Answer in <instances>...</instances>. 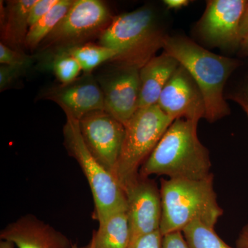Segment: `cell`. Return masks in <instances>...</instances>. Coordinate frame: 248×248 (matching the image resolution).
<instances>
[{
    "instance_id": "cell-10",
    "label": "cell",
    "mask_w": 248,
    "mask_h": 248,
    "mask_svg": "<svg viewBox=\"0 0 248 248\" xmlns=\"http://www.w3.org/2000/svg\"><path fill=\"white\" fill-rule=\"evenodd\" d=\"M125 192L130 244L144 235L160 230L162 203L156 183L140 174L125 187Z\"/></svg>"
},
{
    "instance_id": "cell-4",
    "label": "cell",
    "mask_w": 248,
    "mask_h": 248,
    "mask_svg": "<svg viewBox=\"0 0 248 248\" xmlns=\"http://www.w3.org/2000/svg\"><path fill=\"white\" fill-rule=\"evenodd\" d=\"M163 236L182 232L192 222L200 221L215 228L223 211L217 202L213 173L198 180L161 179Z\"/></svg>"
},
{
    "instance_id": "cell-6",
    "label": "cell",
    "mask_w": 248,
    "mask_h": 248,
    "mask_svg": "<svg viewBox=\"0 0 248 248\" xmlns=\"http://www.w3.org/2000/svg\"><path fill=\"white\" fill-rule=\"evenodd\" d=\"M173 122L155 104L139 108L125 124V137L115 175L124 191L138 177L142 165Z\"/></svg>"
},
{
    "instance_id": "cell-11",
    "label": "cell",
    "mask_w": 248,
    "mask_h": 248,
    "mask_svg": "<svg viewBox=\"0 0 248 248\" xmlns=\"http://www.w3.org/2000/svg\"><path fill=\"white\" fill-rule=\"evenodd\" d=\"M157 105L173 120L199 122L205 117L203 94L189 72L179 65L160 94Z\"/></svg>"
},
{
    "instance_id": "cell-20",
    "label": "cell",
    "mask_w": 248,
    "mask_h": 248,
    "mask_svg": "<svg viewBox=\"0 0 248 248\" xmlns=\"http://www.w3.org/2000/svg\"><path fill=\"white\" fill-rule=\"evenodd\" d=\"M182 233L190 248H234L218 236L215 228L200 221L192 222Z\"/></svg>"
},
{
    "instance_id": "cell-33",
    "label": "cell",
    "mask_w": 248,
    "mask_h": 248,
    "mask_svg": "<svg viewBox=\"0 0 248 248\" xmlns=\"http://www.w3.org/2000/svg\"><path fill=\"white\" fill-rule=\"evenodd\" d=\"M73 248H81L78 247V245H77V244H73ZM86 248H94V246H93V243L92 242V241H91V243H90L89 246H88V247Z\"/></svg>"
},
{
    "instance_id": "cell-22",
    "label": "cell",
    "mask_w": 248,
    "mask_h": 248,
    "mask_svg": "<svg viewBox=\"0 0 248 248\" xmlns=\"http://www.w3.org/2000/svg\"><path fill=\"white\" fill-rule=\"evenodd\" d=\"M32 62V57L23 53L20 50L11 48L1 42L0 43L1 64L29 67Z\"/></svg>"
},
{
    "instance_id": "cell-2",
    "label": "cell",
    "mask_w": 248,
    "mask_h": 248,
    "mask_svg": "<svg viewBox=\"0 0 248 248\" xmlns=\"http://www.w3.org/2000/svg\"><path fill=\"white\" fill-rule=\"evenodd\" d=\"M198 122L177 119L170 125L139 174L198 180L208 177L212 164L208 148L197 135Z\"/></svg>"
},
{
    "instance_id": "cell-5",
    "label": "cell",
    "mask_w": 248,
    "mask_h": 248,
    "mask_svg": "<svg viewBox=\"0 0 248 248\" xmlns=\"http://www.w3.org/2000/svg\"><path fill=\"white\" fill-rule=\"evenodd\" d=\"M66 116L63 145L68 155L76 160L89 183L94 201V218L99 222L112 214L126 211V195L123 187L90 153L81 136L79 121Z\"/></svg>"
},
{
    "instance_id": "cell-19",
    "label": "cell",
    "mask_w": 248,
    "mask_h": 248,
    "mask_svg": "<svg viewBox=\"0 0 248 248\" xmlns=\"http://www.w3.org/2000/svg\"><path fill=\"white\" fill-rule=\"evenodd\" d=\"M63 49L76 58L85 74H90L99 65L111 62L117 56L114 50L94 44H81Z\"/></svg>"
},
{
    "instance_id": "cell-8",
    "label": "cell",
    "mask_w": 248,
    "mask_h": 248,
    "mask_svg": "<svg viewBox=\"0 0 248 248\" xmlns=\"http://www.w3.org/2000/svg\"><path fill=\"white\" fill-rule=\"evenodd\" d=\"M78 121L81 136L90 153L116 177L125 125L105 110L89 112Z\"/></svg>"
},
{
    "instance_id": "cell-30",
    "label": "cell",
    "mask_w": 248,
    "mask_h": 248,
    "mask_svg": "<svg viewBox=\"0 0 248 248\" xmlns=\"http://www.w3.org/2000/svg\"><path fill=\"white\" fill-rule=\"evenodd\" d=\"M187 0H165L164 4L169 9H181L188 5Z\"/></svg>"
},
{
    "instance_id": "cell-29",
    "label": "cell",
    "mask_w": 248,
    "mask_h": 248,
    "mask_svg": "<svg viewBox=\"0 0 248 248\" xmlns=\"http://www.w3.org/2000/svg\"><path fill=\"white\" fill-rule=\"evenodd\" d=\"M236 246L237 248H248V223L240 232Z\"/></svg>"
},
{
    "instance_id": "cell-14",
    "label": "cell",
    "mask_w": 248,
    "mask_h": 248,
    "mask_svg": "<svg viewBox=\"0 0 248 248\" xmlns=\"http://www.w3.org/2000/svg\"><path fill=\"white\" fill-rule=\"evenodd\" d=\"M0 239L17 248H73L71 240L32 214L21 217L1 230Z\"/></svg>"
},
{
    "instance_id": "cell-25",
    "label": "cell",
    "mask_w": 248,
    "mask_h": 248,
    "mask_svg": "<svg viewBox=\"0 0 248 248\" xmlns=\"http://www.w3.org/2000/svg\"><path fill=\"white\" fill-rule=\"evenodd\" d=\"M162 241L163 235L159 230L139 238L128 248H162Z\"/></svg>"
},
{
    "instance_id": "cell-15",
    "label": "cell",
    "mask_w": 248,
    "mask_h": 248,
    "mask_svg": "<svg viewBox=\"0 0 248 248\" xmlns=\"http://www.w3.org/2000/svg\"><path fill=\"white\" fill-rule=\"evenodd\" d=\"M179 65L175 58L164 51L142 67L140 70L139 108L157 104L163 89Z\"/></svg>"
},
{
    "instance_id": "cell-7",
    "label": "cell",
    "mask_w": 248,
    "mask_h": 248,
    "mask_svg": "<svg viewBox=\"0 0 248 248\" xmlns=\"http://www.w3.org/2000/svg\"><path fill=\"white\" fill-rule=\"evenodd\" d=\"M112 19L107 6L99 0H73L66 16L42 42L44 48L81 45L99 31L102 33Z\"/></svg>"
},
{
    "instance_id": "cell-23",
    "label": "cell",
    "mask_w": 248,
    "mask_h": 248,
    "mask_svg": "<svg viewBox=\"0 0 248 248\" xmlns=\"http://www.w3.org/2000/svg\"><path fill=\"white\" fill-rule=\"evenodd\" d=\"M29 67L9 66L1 64L0 66V91L8 89L13 83L25 72Z\"/></svg>"
},
{
    "instance_id": "cell-31",
    "label": "cell",
    "mask_w": 248,
    "mask_h": 248,
    "mask_svg": "<svg viewBox=\"0 0 248 248\" xmlns=\"http://www.w3.org/2000/svg\"><path fill=\"white\" fill-rule=\"evenodd\" d=\"M239 49L240 54L242 56L248 57V34L244 37V40L241 41Z\"/></svg>"
},
{
    "instance_id": "cell-21",
    "label": "cell",
    "mask_w": 248,
    "mask_h": 248,
    "mask_svg": "<svg viewBox=\"0 0 248 248\" xmlns=\"http://www.w3.org/2000/svg\"><path fill=\"white\" fill-rule=\"evenodd\" d=\"M52 69L57 79L62 84L72 82L79 78L82 71L74 57L65 49H58L52 60Z\"/></svg>"
},
{
    "instance_id": "cell-16",
    "label": "cell",
    "mask_w": 248,
    "mask_h": 248,
    "mask_svg": "<svg viewBox=\"0 0 248 248\" xmlns=\"http://www.w3.org/2000/svg\"><path fill=\"white\" fill-rule=\"evenodd\" d=\"M37 0H13L1 15V35L3 42L8 46L17 50L25 43L29 29V18L31 8Z\"/></svg>"
},
{
    "instance_id": "cell-32",
    "label": "cell",
    "mask_w": 248,
    "mask_h": 248,
    "mask_svg": "<svg viewBox=\"0 0 248 248\" xmlns=\"http://www.w3.org/2000/svg\"><path fill=\"white\" fill-rule=\"evenodd\" d=\"M15 245L10 241L1 240L0 241V248H14Z\"/></svg>"
},
{
    "instance_id": "cell-3",
    "label": "cell",
    "mask_w": 248,
    "mask_h": 248,
    "mask_svg": "<svg viewBox=\"0 0 248 248\" xmlns=\"http://www.w3.org/2000/svg\"><path fill=\"white\" fill-rule=\"evenodd\" d=\"M167 35L157 14L145 6L113 17L100 34L99 45L116 52L111 62L115 66L140 70L164 48Z\"/></svg>"
},
{
    "instance_id": "cell-24",
    "label": "cell",
    "mask_w": 248,
    "mask_h": 248,
    "mask_svg": "<svg viewBox=\"0 0 248 248\" xmlns=\"http://www.w3.org/2000/svg\"><path fill=\"white\" fill-rule=\"evenodd\" d=\"M58 1L59 0H37L31 8L29 14V28L48 14Z\"/></svg>"
},
{
    "instance_id": "cell-18",
    "label": "cell",
    "mask_w": 248,
    "mask_h": 248,
    "mask_svg": "<svg viewBox=\"0 0 248 248\" xmlns=\"http://www.w3.org/2000/svg\"><path fill=\"white\" fill-rule=\"evenodd\" d=\"M73 2V0H59L48 14L29 28L24 46L33 49L41 45L64 17Z\"/></svg>"
},
{
    "instance_id": "cell-9",
    "label": "cell",
    "mask_w": 248,
    "mask_h": 248,
    "mask_svg": "<svg viewBox=\"0 0 248 248\" xmlns=\"http://www.w3.org/2000/svg\"><path fill=\"white\" fill-rule=\"evenodd\" d=\"M247 1L210 0L196 31L204 43L223 50L239 48V24Z\"/></svg>"
},
{
    "instance_id": "cell-27",
    "label": "cell",
    "mask_w": 248,
    "mask_h": 248,
    "mask_svg": "<svg viewBox=\"0 0 248 248\" xmlns=\"http://www.w3.org/2000/svg\"><path fill=\"white\" fill-rule=\"evenodd\" d=\"M239 104L248 116V77L240 88L239 91L230 97Z\"/></svg>"
},
{
    "instance_id": "cell-12",
    "label": "cell",
    "mask_w": 248,
    "mask_h": 248,
    "mask_svg": "<svg viewBox=\"0 0 248 248\" xmlns=\"http://www.w3.org/2000/svg\"><path fill=\"white\" fill-rule=\"evenodd\" d=\"M98 80L104 98V110L125 124L139 109L140 69L117 66Z\"/></svg>"
},
{
    "instance_id": "cell-28",
    "label": "cell",
    "mask_w": 248,
    "mask_h": 248,
    "mask_svg": "<svg viewBox=\"0 0 248 248\" xmlns=\"http://www.w3.org/2000/svg\"><path fill=\"white\" fill-rule=\"evenodd\" d=\"M248 34V1L246 2V6L239 24V35L241 41Z\"/></svg>"
},
{
    "instance_id": "cell-26",
    "label": "cell",
    "mask_w": 248,
    "mask_h": 248,
    "mask_svg": "<svg viewBox=\"0 0 248 248\" xmlns=\"http://www.w3.org/2000/svg\"><path fill=\"white\" fill-rule=\"evenodd\" d=\"M162 248H190L182 232H174L163 236Z\"/></svg>"
},
{
    "instance_id": "cell-1",
    "label": "cell",
    "mask_w": 248,
    "mask_h": 248,
    "mask_svg": "<svg viewBox=\"0 0 248 248\" xmlns=\"http://www.w3.org/2000/svg\"><path fill=\"white\" fill-rule=\"evenodd\" d=\"M163 49L198 85L205 101V120L213 123L231 114L223 93L230 77L241 65L239 60L212 53L185 36L168 35Z\"/></svg>"
},
{
    "instance_id": "cell-17",
    "label": "cell",
    "mask_w": 248,
    "mask_h": 248,
    "mask_svg": "<svg viewBox=\"0 0 248 248\" xmlns=\"http://www.w3.org/2000/svg\"><path fill=\"white\" fill-rule=\"evenodd\" d=\"M91 241L94 248H128L130 230L126 211L112 214L99 221Z\"/></svg>"
},
{
    "instance_id": "cell-13",
    "label": "cell",
    "mask_w": 248,
    "mask_h": 248,
    "mask_svg": "<svg viewBox=\"0 0 248 248\" xmlns=\"http://www.w3.org/2000/svg\"><path fill=\"white\" fill-rule=\"evenodd\" d=\"M43 96L58 104L66 115L78 120L89 112L104 110L105 107L102 88L91 73L68 84L53 86Z\"/></svg>"
}]
</instances>
